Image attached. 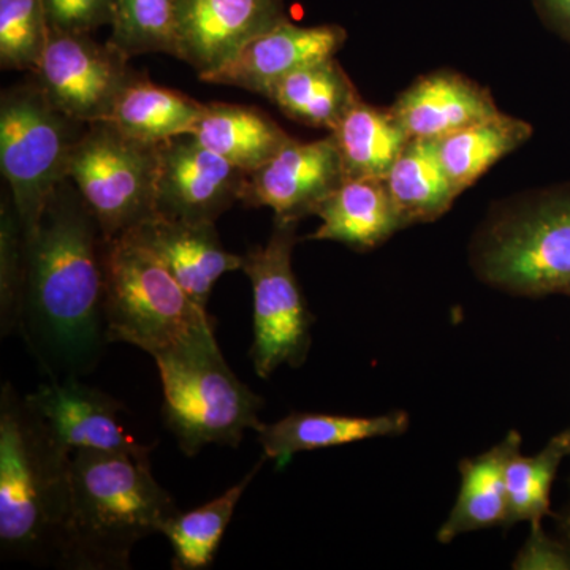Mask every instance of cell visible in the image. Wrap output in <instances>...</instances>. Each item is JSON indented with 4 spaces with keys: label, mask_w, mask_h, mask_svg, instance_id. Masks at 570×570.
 Returning <instances> with one entry per match:
<instances>
[{
    "label": "cell",
    "mask_w": 570,
    "mask_h": 570,
    "mask_svg": "<svg viewBox=\"0 0 570 570\" xmlns=\"http://www.w3.org/2000/svg\"><path fill=\"white\" fill-rule=\"evenodd\" d=\"M314 214L322 223L306 239L343 243L356 250L374 249L406 227L385 179H344Z\"/></svg>",
    "instance_id": "ac0fdd59"
},
{
    "label": "cell",
    "mask_w": 570,
    "mask_h": 570,
    "mask_svg": "<svg viewBox=\"0 0 570 570\" xmlns=\"http://www.w3.org/2000/svg\"><path fill=\"white\" fill-rule=\"evenodd\" d=\"M107 242L77 186L63 179L26 238L20 324L26 346L50 381L91 373L108 344Z\"/></svg>",
    "instance_id": "6da1fadb"
},
{
    "label": "cell",
    "mask_w": 570,
    "mask_h": 570,
    "mask_svg": "<svg viewBox=\"0 0 570 570\" xmlns=\"http://www.w3.org/2000/svg\"><path fill=\"white\" fill-rule=\"evenodd\" d=\"M135 71L129 58L91 33L50 31L32 80L52 107L85 124L108 121Z\"/></svg>",
    "instance_id": "30bf717a"
},
{
    "label": "cell",
    "mask_w": 570,
    "mask_h": 570,
    "mask_svg": "<svg viewBox=\"0 0 570 570\" xmlns=\"http://www.w3.org/2000/svg\"><path fill=\"white\" fill-rule=\"evenodd\" d=\"M346 179L332 135L317 141L292 138L268 163L246 175L239 202L269 208L275 220L299 223Z\"/></svg>",
    "instance_id": "7c38bea8"
},
{
    "label": "cell",
    "mask_w": 570,
    "mask_h": 570,
    "mask_svg": "<svg viewBox=\"0 0 570 570\" xmlns=\"http://www.w3.org/2000/svg\"><path fill=\"white\" fill-rule=\"evenodd\" d=\"M475 269L494 287L521 296L570 291V184L531 195L487 225Z\"/></svg>",
    "instance_id": "5b68a950"
},
{
    "label": "cell",
    "mask_w": 570,
    "mask_h": 570,
    "mask_svg": "<svg viewBox=\"0 0 570 570\" xmlns=\"http://www.w3.org/2000/svg\"><path fill=\"white\" fill-rule=\"evenodd\" d=\"M409 415L403 411L376 417L294 412L275 423H261L255 430L266 459L284 466L296 453L352 444L374 438H393L406 433Z\"/></svg>",
    "instance_id": "d6986e66"
},
{
    "label": "cell",
    "mask_w": 570,
    "mask_h": 570,
    "mask_svg": "<svg viewBox=\"0 0 570 570\" xmlns=\"http://www.w3.org/2000/svg\"><path fill=\"white\" fill-rule=\"evenodd\" d=\"M212 317L132 234L108 239L105 324L108 343H127L154 356Z\"/></svg>",
    "instance_id": "8992f818"
},
{
    "label": "cell",
    "mask_w": 570,
    "mask_h": 570,
    "mask_svg": "<svg viewBox=\"0 0 570 570\" xmlns=\"http://www.w3.org/2000/svg\"><path fill=\"white\" fill-rule=\"evenodd\" d=\"M88 124L52 107L36 81L0 99V165L24 238L36 230L56 187L67 179L70 154Z\"/></svg>",
    "instance_id": "52a82bcc"
},
{
    "label": "cell",
    "mask_w": 570,
    "mask_h": 570,
    "mask_svg": "<svg viewBox=\"0 0 570 570\" xmlns=\"http://www.w3.org/2000/svg\"><path fill=\"white\" fill-rule=\"evenodd\" d=\"M50 24L40 0H0V66L3 70H36Z\"/></svg>",
    "instance_id": "f546056e"
},
{
    "label": "cell",
    "mask_w": 570,
    "mask_h": 570,
    "mask_svg": "<svg viewBox=\"0 0 570 570\" xmlns=\"http://www.w3.org/2000/svg\"><path fill=\"white\" fill-rule=\"evenodd\" d=\"M110 43L127 58L165 52L178 58L176 0H116Z\"/></svg>",
    "instance_id": "f1b7e54d"
},
{
    "label": "cell",
    "mask_w": 570,
    "mask_h": 570,
    "mask_svg": "<svg viewBox=\"0 0 570 570\" xmlns=\"http://www.w3.org/2000/svg\"><path fill=\"white\" fill-rule=\"evenodd\" d=\"M531 134L530 124L499 111L436 140V148L450 183L460 195L498 160L530 140Z\"/></svg>",
    "instance_id": "484cf974"
},
{
    "label": "cell",
    "mask_w": 570,
    "mask_h": 570,
    "mask_svg": "<svg viewBox=\"0 0 570 570\" xmlns=\"http://www.w3.org/2000/svg\"><path fill=\"white\" fill-rule=\"evenodd\" d=\"M513 569L570 570V549L564 540L551 539L542 523L531 524L527 542L521 547Z\"/></svg>",
    "instance_id": "d6a6232c"
},
{
    "label": "cell",
    "mask_w": 570,
    "mask_h": 570,
    "mask_svg": "<svg viewBox=\"0 0 570 570\" xmlns=\"http://www.w3.org/2000/svg\"><path fill=\"white\" fill-rule=\"evenodd\" d=\"M26 283V238L11 195L0 208V328L18 330Z\"/></svg>",
    "instance_id": "4dcf8cb0"
},
{
    "label": "cell",
    "mask_w": 570,
    "mask_h": 570,
    "mask_svg": "<svg viewBox=\"0 0 570 570\" xmlns=\"http://www.w3.org/2000/svg\"><path fill=\"white\" fill-rule=\"evenodd\" d=\"M264 459L225 493L202 508L190 512H176L164 524L163 532L174 549L171 568L175 570H205L213 566L214 557L219 550L225 531L234 519L236 505L249 489L257 472L261 471Z\"/></svg>",
    "instance_id": "4316f807"
},
{
    "label": "cell",
    "mask_w": 570,
    "mask_h": 570,
    "mask_svg": "<svg viewBox=\"0 0 570 570\" xmlns=\"http://www.w3.org/2000/svg\"><path fill=\"white\" fill-rule=\"evenodd\" d=\"M29 406L52 436L69 452H126L149 455L151 448L142 445L124 428L122 404L102 390L80 382V377L50 381L26 395Z\"/></svg>",
    "instance_id": "5bb4252c"
},
{
    "label": "cell",
    "mask_w": 570,
    "mask_h": 570,
    "mask_svg": "<svg viewBox=\"0 0 570 570\" xmlns=\"http://www.w3.org/2000/svg\"><path fill=\"white\" fill-rule=\"evenodd\" d=\"M296 227L298 223L275 220L268 243L243 255V272L254 292L250 360L262 379L283 365L302 366L313 343L314 316L292 268V253L298 242Z\"/></svg>",
    "instance_id": "9c48e42d"
},
{
    "label": "cell",
    "mask_w": 570,
    "mask_h": 570,
    "mask_svg": "<svg viewBox=\"0 0 570 570\" xmlns=\"http://www.w3.org/2000/svg\"><path fill=\"white\" fill-rule=\"evenodd\" d=\"M542 17L570 43V0H535Z\"/></svg>",
    "instance_id": "836d02e7"
},
{
    "label": "cell",
    "mask_w": 570,
    "mask_h": 570,
    "mask_svg": "<svg viewBox=\"0 0 570 570\" xmlns=\"http://www.w3.org/2000/svg\"><path fill=\"white\" fill-rule=\"evenodd\" d=\"M157 145L135 140L111 122L88 124L70 154L67 178L77 186L105 238L157 216Z\"/></svg>",
    "instance_id": "ba28073f"
},
{
    "label": "cell",
    "mask_w": 570,
    "mask_h": 570,
    "mask_svg": "<svg viewBox=\"0 0 570 570\" xmlns=\"http://www.w3.org/2000/svg\"><path fill=\"white\" fill-rule=\"evenodd\" d=\"M568 295L570 296V291L568 292Z\"/></svg>",
    "instance_id": "8d00e7d4"
},
{
    "label": "cell",
    "mask_w": 570,
    "mask_h": 570,
    "mask_svg": "<svg viewBox=\"0 0 570 570\" xmlns=\"http://www.w3.org/2000/svg\"><path fill=\"white\" fill-rule=\"evenodd\" d=\"M71 452L3 384L0 396V550L31 562L58 561L69 513Z\"/></svg>",
    "instance_id": "3957f363"
},
{
    "label": "cell",
    "mask_w": 570,
    "mask_h": 570,
    "mask_svg": "<svg viewBox=\"0 0 570 570\" xmlns=\"http://www.w3.org/2000/svg\"><path fill=\"white\" fill-rule=\"evenodd\" d=\"M569 456V441L564 431L551 438L549 444L532 456L521 455V449L505 464L508 491V524L528 521L542 523L551 515L550 493L561 461Z\"/></svg>",
    "instance_id": "83f0119b"
},
{
    "label": "cell",
    "mask_w": 570,
    "mask_h": 570,
    "mask_svg": "<svg viewBox=\"0 0 570 570\" xmlns=\"http://www.w3.org/2000/svg\"><path fill=\"white\" fill-rule=\"evenodd\" d=\"M285 20L284 0H176L178 59L204 81Z\"/></svg>",
    "instance_id": "4fadbf2b"
},
{
    "label": "cell",
    "mask_w": 570,
    "mask_h": 570,
    "mask_svg": "<svg viewBox=\"0 0 570 570\" xmlns=\"http://www.w3.org/2000/svg\"><path fill=\"white\" fill-rule=\"evenodd\" d=\"M520 449V434L510 431L504 441L489 452L461 461L459 498L438 532L439 542H452L466 532L508 524L505 464Z\"/></svg>",
    "instance_id": "ffe728a7"
},
{
    "label": "cell",
    "mask_w": 570,
    "mask_h": 570,
    "mask_svg": "<svg viewBox=\"0 0 570 570\" xmlns=\"http://www.w3.org/2000/svg\"><path fill=\"white\" fill-rule=\"evenodd\" d=\"M127 234L148 247L195 305L204 309L217 281L243 269L242 255L225 249L214 223H187L157 214Z\"/></svg>",
    "instance_id": "2e32d148"
},
{
    "label": "cell",
    "mask_w": 570,
    "mask_h": 570,
    "mask_svg": "<svg viewBox=\"0 0 570 570\" xmlns=\"http://www.w3.org/2000/svg\"><path fill=\"white\" fill-rule=\"evenodd\" d=\"M156 206L159 216L216 223L239 202L246 171L202 145L193 135L159 142Z\"/></svg>",
    "instance_id": "8fae6325"
},
{
    "label": "cell",
    "mask_w": 570,
    "mask_h": 570,
    "mask_svg": "<svg viewBox=\"0 0 570 570\" xmlns=\"http://www.w3.org/2000/svg\"><path fill=\"white\" fill-rule=\"evenodd\" d=\"M189 135L246 174L268 163L292 140L266 112L234 104H206Z\"/></svg>",
    "instance_id": "44dd1931"
},
{
    "label": "cell",
    "mask_w": 570,
    "mask_h": 570,
    "mask_svg": "<svg viewBox=\"0 0 570 570\" xmlns=\"http://www.w3.org/2000/svg\"><path fill=\"white\" fill-rule=\"evenodd\" d=\"M52 31L92 33L111 26L116 0H40Z\"/></svg>",
    "instance_id": "1f68e13d"
},
{
    "label": "cell",
    "mask_w": 570,
    "mask_h": 570,
    "mask_svg": "<svg viewBox=\"0 0 570 570\" xmlns=\"http://www.w3.org/2000/svg\"><path fill=\"white\" fill-rule=\"evenodd\" d=\"M153 358L163 381L165 425L184 455L209 444L238 448L246 431L261 425L264 401L225 362L212 317Z\"/></svg>",
    "instance_id": "277c9868"
},
{
    "label": "cell",
    "mask_w": 570,
    "mask_h": 570,
    "mask_svg": "<svg viewBox=\"0 0 570 570\" xmlns=\"http://www.w3.org/2000/svg\"><path fill=\"white\" fill-rule=\"evenodd\" d=\"M562 531H564V542L568 543L570 549V515L562 521Z\"/></svg>",
    "instance_id": "e575fe53"
},
{
    "label": "cell",
    "mask_w": 570,
    "mask_h": 570,
    "mask_svg": "<svg viewBox=\"0 0 570 570\" xmlns=\"http://www.w3.org/2000/svg\"><path fill=\"white\" fill-rule=\"evenodd\" d=\"M564 433H566V436H568V441H569V456H570V428H569V430H566Z\"/></svg>",
    "instance_id": "d590c367"
},
{
    "label": "cell",
    "mask_w": 570,
    "mask_h": 570,
    "mask_svg": "<svg viewBox=\"0 0 570 570\" xmlns=\"http://www.w3.org/2000/svg\"><path fill=\"white\" fill-rule=\"evenodd\" d=\"M205 108L206 104L154 85L148 77L135 71L112 108L108 122L135 140L159 145L193 132Z\"/></svg>",
    "instance_id": "7402d4cb"
},
{
    "label": "cell",
    "mask_w": 570,
    "mask_h": 570,
    "mask_svg": "<svg viewBox=\"0 0 570 570\" xmlns=\"http://www.w3.org/2000/svg\"><path fill=\"white\" fill-rule=\"evenodd\" d=\"M404 224L433 223L459 197L439 157L436 141L411 138L385 178Z\"/></svg>",
    "instance_id": "d4e9b609"
},
{
    "label": "cell",
    "mask_w": 570,
    "mask_h": 570,
    "mask_svg": "<svg viewBox=\"0 0 570 570\" xmlns=\"http://www.w3.org/2000/svg\"><path fill=\"white\" fill-rule=\"evenodd\" d=\"M346 179H385L411 141L392 110L358 100L330 132Z\"/></svg>",
    "instance_id": "cb8c5ba5"
},
{
    "label": "cell",
    "mask_w": 570,
    "mask_h": 570,
    "mask_svg": "<svg viewBox=\"0 0 570 570\" xmlns=\"http://www.w3.org/2000/svg\"><path fill=\"white\" fill-rule=\"evenodd\" d=\"M176 512L174 498L154 479L149 455L73 452L69 513L56 566L130 569L135 543L163 532Z\"/></svg>",
    "instance_id": "7a4b0ae2"
},
{
    "label": "cell",
    "mask_w": 570,
    "mask_h": 570,
    "mask_svg": "<svg viewBox=\"0 0 570 570\" xmlns=\"http://www.w3.org/2000/svg\"><path fill=\"white\" fill-rule=\"evenodd\" d=\"M390 110L409 137L434 141L499 112L489 89L453 71L419 78Z\"/></svg>",
    "instance_id": "e0dca14e"
},
{
    "label": "cell",
    "mask_w": 570,
    "mask_h": 570,
    "mask_svg": "<svg viewBox=\"0 0 570 570\" xmlns=\"http://www.w3.org/2000/svg\"><path fill=\"white\" fill-rule=\"evenodd\" d=\"M266 99L294 121L332 132L362 97L336 58L309 63L276 81Z\"/></svg>",
    "instance_id": "603a6c76"
},
{
    "label": "cell",
    "mask_w": 570,
    "mask_h": 570,
    "mask_svg": "<svg viewBox=\"0 0 570 570\" xmlns=\"http://www.w3.org/2000/svg\"><path fill=\"white\" fill-rule=\"evenodd\" d=\"M346 39L347 33L340 26L303 28L285 20L250 40L227 66L204 81L265 96L292 71L335 58Z\"/></svg>",
    "instance_id": "9a60e30c"
}]
</instances>
